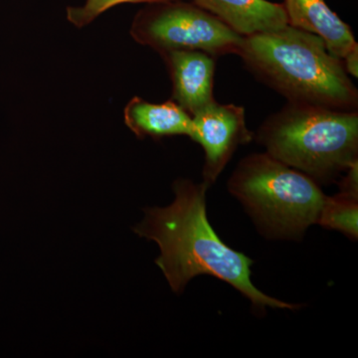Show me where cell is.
I'll use <instances>...</instances> for the list:
<instances>
[{"label":"cell","mask_w":358,"mask_h":358,"mask_svg":"<svg viewBox=\"0 0 358 358\" xmlns=\"http://www.w3.org/2000/svg\"><path fill=\"white\" fill-rule=\"evenodd\" d=\"M242 37L275 31L289 25L282 3L268 0H192Z\"/></svg>","instance_id":"obj_8"},{"label":"cell","mask_w":358,"mask_h":358,"mask_svg":"<svg viewBox=\"0 0 358 358\" xmlns=\"http://www.w3.org/2000/svg\"><path fill=\"white\" fill-rule=\"evenodd\" d=\"M341 193L358 199V160L348 167L345 178L341 181Z\"/></svg>","instance_id":"obj_13"},{"label":"cell","mask_w":358,"mask_h":358,"mask_svg":"<svg viewBox=\"0 0 358 358\" xmlns=\"http://www.w3.org/2000/svg\"><path fill=\"white\" fill-rule=\"evenodd\" d=\"M171 81L174 102L192 117L213 103L215 57L199 50L162 54Z\"/></svg>","instance_id":"obj_7"},{"label":"cell","mask_w":358,"mask_h":358,"mask_svg":"<svg viewBox=\"0 0 358 358\" xmlns=\"http://www.w3.org/2000/svg\"><path fill=\"white\" fill-rule=\"evenodd\" d=\"M343 65H345L346 73L348 75L357 78L358 76V44L348 52L343 59Z\"/></svg>","instance_id":"obj_14"},{"label":"cell","mask_w":358,"mask_h":358,"mask_svg":"<svg viewBox=\"0 0 358 358\" xmlns=\"http://www.w3.org/2000/svg\"><path fill=\"white\" fill-rule=\"evenodd\" d=\"M227 185L261 232L278 239L303 237L326 199L317 181L267 152L242 159Z\"/></svg>","instance_id":"obj_4"},{"label":"cell","mask_w":358,"mask_h":358,"mask_svg":"<svg viewBox=\"0 0 358 358\" xmlns=\"http://www.w3.org/2000/svg\"><path fill=\"white\" fill-rule=\"evenodd\" d=\"M237 55L257 79L289 103L357 110V89L343 60L317 35L287 25L243 37Z\"/></svg>","instance_id":"obj_2"},{"label":"cell","mask_w":358,"mask_h":358,"mask_svg":"<svg viewBox=\"0 0 358 358\" xmlns=\"http://www.w3.org/2000/svg\"><path fill=\"white\" fill-rule=\"evenodd\" d=\"M206 183L188 179L174 182L176 199L164 208H150L134 232L159 245L155 263L169 286L181 293L193 278L212 275L244 294L258 312L266 308L296 310L298 305L268 296L251 281L253 260L230 248L216 234L206 210Z\"/></svg>","instance_id":"obj_1"},{"label":"cell","mask_w":358,"mask_h":358,"mask_svg":"<svg viewBox=\"0 0 358 358\" xmlns=\"http://www.w3.org/2000/svg\"><path fill=\"white\" fill-rule=\"evenodd\" d=\"M322 227L343 233L350 239L358 236V199L339 192L324 200L317 221Z\"/></svg>","instance_id":"obj_11"},{"label":"cell","mask_w":358,"mask_h":358,"mask_svg":"<svg viewBox=\"0 0 358 358\" xmlns=\"http://www.w3.org/2000/svg\"><path fill=\"white\" fill-rule=\"evenodd\" d=\"M171 0H87L82 7H68L67 20L78 28L90 24L99 15L119 4L157 3Z\"/></svg>","instance_id":"obj_12"},{"label":"cell","mask_w":358,"mask_h":358,"mask_svg":"<svg viewBox=\"0 0 358 358\" xmlns=\"http://www.w3.org/2000/svg\"><path fill=\"white\" fill-rule=\"evenodd\" d=\"M289 25L317 35L334 57L345 58L357 45L350 26L324 0H284Z\"/></svg>","instance_id":"obj_9"},{"label":"cell","mask_w":358,"mask_h":358,"mask_svg":"<svg viewBox=\"0 0 358 358\" xmlns=\"http://www.w3.org/2000/svg\"><path fill=\"white\" fill-rule=\"evenodd\" d=\"M192 141L205 152L203 182L210 186L232 159L237 148L253 140L247 128L245 109L214 101L192 117Z\"/></svg>","instance_id":"obj_6"},{"label":"cell","mask_w":358,"mask_h":358,"mask_svg":"<svg viewBox=\"0 0 358 358\" xmlns=\"http://www.w3.org/2000/svg\"><path fill=\"white\" fill-rule=\"evenodd\" d=\"M131 35L160 55L199 50L214 57L236 54L243 37L216 16L182 0L150 3L134 17Z\"/></svg>","instance_id":"obj_5"},{"label":"cell","mask_w":358,"mask_h":358,"mask_svg":"<svg viewBox=\"0 0 358 358\" xmlns=\"http://www.w3.org/2000/svg\"><path fill=\"white\" fill-rule=\"evenodd\" d=\"M124 122L138 136H192V117L173 100L154 103L134 96L124 109Z\"/></svg>","instance_id":"obj_10"},{"label":"cell","mask_w":358,"mask_h":358,"mask_svg":"<svg viewBox=\"0 0 358 358\" xmlns=\"http://www.w3.org/2000/svg\"><path fill=\"white\" fill-rule=\"evenodd\" d=\"M257 141L282 164L329 182L358 160L357 110L289 102L263 122Z\"/></svg>","instance_id":"obj_3"}]
</instances>
